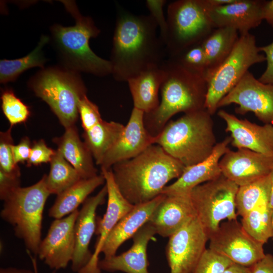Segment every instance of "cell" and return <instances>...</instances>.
I'll list each match as a JSON object with an SVG mask.
<instances>
[{
	"instance_id": "cell-1",
	"label": "cell",
	"mask_w": 273,
	"mask_h": 273,
	"mask_svg": "<svg viewBox=\"0 0 273 273\" xmlns=\"http://www.w3.org/2000/svg\"><path fill=\"white\" fill-rule=\"evenodd\" d=\"M158 28L151 15H136L119 8L109 60L116 80L127 82L161 66L167 54Z\"/></svg>"
},
{
	"instance_id": "cell-2",
	"label": "cell",
	"mask_w": 273,
	"mask_h": 273,
	"mask_svg": "<svg viewBox=\"0 0 273 273\" xmlns=\"http://www.w3.org/2000/svg\"><path fill=\"white\" fill-rule=\"evenodd\" d=\"M185 166L159 145L154 144L136 156L111 168L121 193L132 205L148 202L161 195L167 184L178 178Z\"/></svg>"
},
{
	"instance_id": "cell-3",
	"label": "cell",
	"mask_w": 273,
	"mask_h": 273,
	"mask_svg": "<svg viewBox=\"0 0 273 273\" xmlns=\"http://www.w3.org/2000/svg\"><path fill=\"white\" fill-rule=\"evenodd\" d=\"M164 77L161 85V100L153 111L144 114V122L153 137L158 135L175 114L205 109L207 82L205 77L184 67L171 58L161 65Z\"/></svg>"
},
{
	"instance_id": "cell-4",
	"label": "cell",
	"mask_w": 273,
	"mask_h": 273,
	"mask_svg": "<svg viewBox=\"0 0 273 273\" xmlns=\"http://www.w3.org/2000/svg\"><path fill=\"white\" fill-rule=\"evenodd\" d=\"M75 21L73 26L56 24L51 27V39L60 65L81 72L98 76L111 74L109 60L97 56L90 49L89 41L98 36L100 30L93 19L83 16L73 1H61Z\"/></svg>"
},
{
	"instance_id": "cell-5",
	"label": "cell",
	"mask_w": 273,
	"mask_h": 273,
	"mask_svg": "<svg viewBox=\"0 0 273 273\" xmlns=\"http://www.w3.org/2000/svg\"><path fill=\"white\" fill-rule=\"evenodd\" d=\"M185 167L200 163L217 144L212 115L206 109L170 120L155 136V144Z\"/></svg>"
},
{
	"instance_id": "cell-6",
	"label": "cell",
	"mask_w": 273,
	"mask_h": 273,
	"mask_svg": "<svg viewBox=\"0 0 273 273\" xmlns=\"http://www.w3.org/2000/svg\"><path fill=\"white\" fill-rule=\"evenodd\" d=\"M28 85L49 106L65 129L75 125L78 101L87 93L79 72L61 65L44 67L30 78Z\"/></svg>"
},
{
	"instance_id": "cell-7",
	"label": "cell",
	"mask_w": 273,
	"mask_h": 273,
	"mask_svg": "<svg viewBox=\"0 0 273 273\" xmlns=\"http://www.w3.org/2000/svg\"><path fill=\"white\" fill-rule=\"evenodd\" d=\"M46 175L32 186L16 190L4 201L1 211V218L13 227L15 235L23 241L28 251L35 255L41 241L44 205L51 194Z\"/></svg>"
},
{
	"instance_id": "cell-8",
	"label": "cell",
	"mask_w": 273,
	"mask_h": 273,
	"mask_svg": "<svg viewBox=\"0 0 273 273\" xmlns=\"http://www.w3.org/2000/svg\"><path fill=\"white\" fill-rule=\"evenodd\" d=\"M210 7L208 0H178L169 4L164 40L167 58L201 43L212 32Z\"/></svg>"
},
{
	"instance_id": "cell-9",
	"label": "cell",
	"mask_w": 273,
	"mask_h": 273,
	"mask_svg": "<svg viewBox=\"0 0 273 273\" xmlns=\"http://www.w3.org/2000/svg\"><path fill=\"white\" fill-rule=\"evenodd\" d=\"M254 35H239L232 51L207 80L205 109L212 115L220 100L240 81L252 65L265 61Z\"/></svg>"
},
{
	"instance_id": "cell-10",
	"label": "cell",
	"mask_w": 273,
	"mask_h": 273,
	"mask_svg": "<svg viewBox=\"0 0 273 273\" xmlns=\"http://www.w3.org/2000/svg\"><path fill=\"white\" fill-rule=\"evenodd\" d=\"M239 187L221 174L190 192L197 217L208 236L218 229L223 220H237L235 199Z\"/></svg>"
},
{
	"instance_id": "cell-11",
	"label": "cell",
	"mask_w": 273,
	"mask_h": 273,
	"mask_svg": "<svg viewBox=\"0 0 273 273\" xmlns=\"http://www.w3.org/2000/svg\"><path fill=\"white\" fill-rule=\"evenodd\" d=\"M208 236L209 249L240 265L250 267L265 255L264 244L253 238L237 220L220 223Z\"/></svg>"
},
{
	"instance_id": "cell-12",
	"label": "cell",
	"mask_w": 273,
	"mask_h": 273,
	"mask_svg": "<svg viewBox=\"0 0 273 273\" xmlns=\"http://www.w3.org/2000/svg\"><path fill=\"white\" fill-rule=\"evenodd\" d=\"M208 240L197 217L169 237L166 254L170 273H193Z\"/></svg>"
},
{
	"instance_id": "cell-13",
	"label": "cell",
	"mask_w": 273,
	"mask_h": 273,
	"mask_svg": "<svg viewBox=\"0 0 273 273\" xmlns=\"http://www.w3.org/2000/svg\"><path fill=\"white\" fill-rule=\"evenodd\" d=\"M232 104L238 105L237 114L252 112L264 124L273 125V84L260 82L249 71L220 100L217 108Z\"/></svg>"
},
{
	"instance_id": "cell-14",
	"label": "cell",
	"mask_w": 273,
	"mask_h": 273,
	"mask_svg": "<svg viewBox=\"0 0 273 273\" xmlns=\"http://www.w3.org/2000/svg\"><path fill=\"white\" fill-rule=\"evenodd\" d=\"M79 210L55 219L39 246L37 255L50 268H65L73 258L75 248L74 225Z\"/></svg>"
},
{
	"instance_id": "cell-15",
	"label": "cell",
	"mask_w": 273,
	"mask_h": 273,
	"mask_svg": "<svg viewBox=\"0 0 273 273\" xmlns=\"http://www.w3.org/2000/svg\"><path fill=\"white\" fill-rule=\"evenodd\" d=\"M107 188L108 203L103 217L97 218L95 234L99 236L95 250L88 262L78 273H101L99 267V254L108 235L117 222L133 207L119 190L113 177L111 169L101 168Z\"/></svg>"
},
{
	"instance_id": "cell-16",
	"label": "cell",
	"mask_w": 273,
	"mask_h": 273,
	"mask_svg": "<svg viewBox=\"0 0 273 273\" xmlns=\"http://www.w3.org/2000/svg\"><path fill=\"white\" fill-rule=\"evenodd\" d=\"M219 164L221 174L241 187L267 176L273 168V155L244 148L229 149Z\"/></svg>"
},
{
	"instance_id": "cell-17",
	"label": "cell",
	"mask_w": 273,
	"mask_h": 273,
	"mask_svg": "<svg viewBox=\"0 0 273 273\" xmlns=\"http://www.w3.org/2000/svg\"><path fill=\"white\" fill-rule=\"evenodd\" d=\"M144 114L133 108L121 136L105 156L101 168L110 169L115 164L132 158L155 144V137L145 126Z\"/></svg>"
},
{
	"instance_id": "cell-18",
	"label": "cell",
	"mask_w": 273,
	"mask_h": 273,
	"mask_svg": "<svg viewBox=\"0 0 273 273\" xmlns=\"http://www.w3.org/2000/svg\"><path fill=\"white\" fill-rule=\"evenodd\" d=\"M217 115L226 124L225 131L231 133L233 146L273 155L272 124L259 125L247 119H239L224 110H219Z\"/></svg>"
},
{
	"instance_id": "cell-19",
	"label": "cell",
	"mask_w": 273,
	"mask_h": 273,
	"mask_svg": "<svg viewBox=\"0 0 273 273\" xmlns=\"http://www.w3.org/2000/svg\"><path fill=\"white\" fill-rule=\"evenodd\" d=\"M107 188L105 185L95 196L88 197L82 204L74 225L75 248L71 269L78 272L90 259L89 244L97 227L96 210L105 202Z\"/></svg>"
},
{
	"instance_id": "cell-20",
	"label": "cell",
	"mask_w": 273,
	"mask_h": 273,
	"mask_svg": "<svg viewBox=\"0 0 273 273\" xmlns=\"http://www.w3.org/2000/svg\"><path fill=\"white\" fill-rule=\"evenodd\" d=\"M263 2L260 0H236L224 6H210L209 16L212 25L214 29L234 28L240 35L249 33L251 29L258 27L263 20Z\"/></svg>"
},
{
	"instance_id": "cell-21",
	"label": "cell",
	"mask_w": 273,
	"mask_h": 273,
	"mask_svg": "<svg viewBox=\"0 0 273 273\" xmlns=\"http://www.w3.org/2000/svg\"><path fill=\"white\" fill-rule=\"evenodd\" d=\"M231 136L217 143L211 155L196 164L185 167L181 175L172 184L166 186L161 194L189 195L195 187L214 179L221 175L219 161L229 150Z\"/></svg>"
},
{
	"instance_id": "cell-22",
	"label": "cell",
	"mask_w": 273,
	"mask_h": 273,
	"mask_svg": "<svg viewBox=\"0 0 273 273\" xmlns=\"http://www.w3.org/2000/svg\"><path fill=\"white\" fill-rule=\"evenodd\" d=\"M196 217L190 195H165L148 223L157 234L169 238Z\"/></svg>"
},
{
	"instance_id": "cell-23",
	"label": "cell",
	"mask_w": 273,
	"mask_h": 273,
	"mask_svg": "<svg viewBox=\"0 0 273 273\" xmlns=\"http://www.w3.org/2000/svg\"><path fill=\"white\" fill-rule=\"evenodd\" d=\"M155 234L154 228L147 222L132 237L133 244L128 250L120 255L99 260V268L109 272L149 273L147 250L149 241Z\"/></svg>"
},
{
	"instance_id": "cell-24",
	"label": "cell",
	"mask_w": 273,
	"mask_h": 273,
	"mask_svg": "<svg viewBox=\"0 0 273 273\" xmlns=\"http://www.w3.org/2000/svg\"><path fill=\"white\" fill-rule=\"evenodd\" d=\"M165 195L161 194L144 203L134 205L133 208L117 222L107 238L101 253L104 258L116 254L120 246L147 223L155 209L163 200Z\"/></svg>"
},
{
	"instance_id": "cell-25",
	"label": "cell",
	"mask_w": 273,
	"mask_h": 273,
	"mask_svg": "<svg viewBox=\"0 0 273 273\" xmlns=\"http://www.w3.org/2000/svg\"><path fill=\"white\" fill-rule=\"evenodd\" d=\"M53 141L65 159L82 179H88L98 175L93 157L84 142L80 139L75 125L66 128L64 134L55 138Z\"/></svg>"
},
{
	"instance_id": "cell-26",
	"label": "cell",
	"mask_w": 273,
	"mask_h": 273,
	"mask_svg": "<svg viewBox=\"0 0 273 273\" xmlns=\"http://www.w3.org/2000/svg\"><path fill=\"white\" fill-rule=\"evenodd\" d=\"M164 77V71L160 66L143 72L128 80L133 108L145 114L155 110L160 104L158 93Z\"/></svg>"
},
{
	"instance_id": "cell-27",
	"label": "cell",
	"mask_w": 273,
	"mask_h": 273,
	"mask_svg": "<svg viewBox=\"0 0 273 273\" xmlns=\"http://www.w3.org/2000/svg\"><path fill=\"white\" fill-rule=\"evenodd\" d=\"M238 34L232 28H215L201 42L206 61V81L231 53L239 37Z\"/></svg>"
},
{
	"instance_id": "cell-28",
	"label": "cell",
	"mask_w": 273,
	"mask_h": 273,
	"mask_svg": "<svg viewBox=\"0 0 273 273\" xmlns=\"http://www.w3.org/2000/svg\"><path fill=\"white\" fill-rule=\"evenodd\" d=\"M105 182V179L101 173L92 178L81 179L57 195L54 204L49 210V215L59 219L69 215L76 210L88 195Z\"/></svg>"
},
{
	"instance_id": "cell-29",
	"label": "cell",
	"mask_w": 273,
	"mask_h": 273,
	"mask_svg": "<svg viewBox=\"0 0 273 273\" xmlns=\"http://www.w3.org/2000/svg\"><path fill=\"white\" fill-rule=\"evenodd\" d=\"M125 126L120 123L103 120L91 129L84 131L82 137L97 165L102 161L121 136Z\"/></svg>"
},
{
	"instance_id": "cell-30",
	"label": "cell",
	"mask_w": 273,
	"mask_h": 273,
	"mask_svg": "<svg viewBox=\"0 0 273 273\" xmlns=\"http://www.w3.org/2000/svg\"><path fill=\"white\" fill-rule=\"evenodd\" d=\"M49 41L50 37L42 35L35 48L25 57L14 60H1L0 83L5 84L14 81L21 73L30 68H44L47 59L43 48Z\"/></svg>"
},
{
	"instance_id": "cell-31",
	"label": "cell",
	"mask_w": 273,
	"mask_h": 273,
	"mask_svg": "<svg viewBox=\"0 0 273 273\" xmlns=\"http://www.w3.org/2000/svg\"><path fill=\"white\" fill-rule=\"evenodd\" d=\"M50 163V170L46 175V183L51 194L58 195L82 179L58 149Z\"/></svg>"
},
{
	"instance_id": "cell-32",
	"label": "cell",
	"mask_w": 273,
	"mask_h": 273,
	"mask_svg": "<svg viewBox=\"0 0 273 273\" xmlns=\"http://www.w3.org/2000/svg\"><path fill=\"white\" fill-rule=\"evenodd\" d=\"M268 202L267 176L247 185L239 187L235 203L237 214L242 217L260 205Z\"/></svg>"
},
{
	"instance_id": "cell-33",
	"label": "cell",
	"mask_w": 273,
	"mask_h": 273,
	"mask_svg": "<svg viewBox=\"0 0 273 273\" xmlns=\"http://www.w3.org/2000/svg\"><path fill=\"white\" fill-rule=\"evenodd\" d=\"M272 212L268 204H261L242 217L241 223L253 238L264 244L272 237Z\"/></svg>"
},
{
	"instance_id": "cell-34",
	"label": "cell",
	"mask_w": 273,
	"mask_h": 273,
	"mask_svg": "<svg viewBox=\"0 0 273 273\" xmlns=\"http://www.w3.org/2000/svg\"><path fill=\"white\" fill-rule=\"evenodd\" d=\"M2 109L10 126L24 123L28 119L30 108L16 97L9 88L3 90L1 94Z\"/></svg>"
},
{
	"instance_id": "cell-35",
	"label": "cell",
	"mask_w": 273,
	"mask_h": 273,
	"mask_svg": "<svg viewBox=\"0 0 273 273\" xmlns=\"http://www.w3.org/2000/svg\"><path fill=\"white\" fill-rule=\"evenodd\" d=\"M168 58L173 59L188 70L205 77L206 61L201 43L189 47L178 54Z\"/></svg>"
},
{
	"instance_id": "cell-36",
	"label": "cell",
	"mask_w": 273,
	"mask_h": 273,
	"mask_svg": "<svg viewBox=\"0 0 273 273\" xmlns=\"http://www.w3.org/2000/svg\"><path fill=\"white\" fill-rule=\"evenodd\" d=\"M12 129V126H10L6 131L0 132V169L9 175L20 178V168L13 159L12 146L14 144Z\"/></svg>"
},
{
	"instance_id": "cell-37",
	"label": "cell",
	"mask_w": 273,
	"mask_h": 273,
	"mask_svg": "<svg viewBox=\"0 0 273 273\" xmlns=\"http://www.w3.org/2000/svg\"><path fill=\"white\" fill-rule=\"evenodd\" d=\"M233 263L227 257L206 249L193 273H223Z\"/></svg>"
},
{
	"instance_id": "cell-38",
	"label": "cell",
	"mask_w": 273,
	"mask_h": 273,
	"mask_svg": "<svg viewBox=\"0 0 273 273\" xmlns=\"http://www.w3.org/2000/svg\"><path fill=\"white\" fill-rule=\"evenodd\" d=\"M77 108L84 131L91 129L103 120L99 107L86 95L79 100Z\"/></svg>"
},
{
	"instance_id": "cell-39",
	"label": "cell",
	"mask_w": 273,
	"mask_h": 273,
	"mask_svg": "<svg viewBox=\"0 0 273 273\" xmlns=\"http://www.w3.org/2000/svg\"><path fill=\"white\" fill-rule=\"evenodd\" d=\"M56 150H53L46 145L43 140L36 141L32 145L27 165L36 166L50 162Z\"/></svg>"
},
{
	"instance_id": "cell-40",
	"label": "cell",
	"mask_w": 273,
	"mask_h": 273,
	"mask_svg": "<svg viewBox=\"0 0 273 273\" xmlns=\"http://www.w3.org/2000/svg\"><path fill=\"white\" fill-rule=\"evenodd\" d=\"M166 3L165 0H147L146 2V6L150 12V15L154 18L159 28V35L163 42L167 30L166 18L164 16L163 10Z\"/></svg>"
},
{
	"instance_id": "cell-41",
	"label": "cell",
	"mask_w": 273,
	"mask_h": 273,
	"mask_svg": "<svg viewBox=\"0 0 273 273\" xmlns=\"http://www.w3.org/2000/svg\"><path fill=\"white\" fill-rule=\"evenodd\" d=\"M20 178L9 175L0 169V199L4 201L20 187Z\"/></svg>"
},
{
	"instance_id": "cell-42",
	"label": "cell",
	"mask_w": 273,
	"mask_h": 273,
	"mask_svg": "<svg viewBox=\"0 0 273 273\" xmlns=\"http://www.w3.org/2000/svg\"><path fill=\"white\" fill-rule=\"evenodd\" d=\"M259 50L264 53L266 67L258 79L262 83L273 84V41L266 46L260 47Z\"/></svg>"
},
{
	"instance_id": "cell-43",
	"label": "cell",
	"mask_w": 273,
	"mask_h": 273,
	"mask_svg": "<svg viewBox=\"0 0 273 273\" xmlns=\"http://www.w3.org/2000/svg\"><path fill=\"white\" fill-rule=\"evenodd\" d=\"M32 145L27 136L24 137L19 144L12 146L13 159L15 164L24 163L29 159Z\"/></svg>"
},
{
	"instance_id": "cell-44",
	"label": "cell",
	"mask_w": 273,
	"mask_h": 273,
	"mask_svg": "<svg viewBox=\"0 0 273 273\" xmlns=\"http://www.w3.org/2000/svg\"><path fill=\"white\" fill-rule=\"evenodd\" d=\"M250 273H273V255L265 254V256L250 267Z\"/></svg>"
},
{
	"instance_id": "cell-45",
	"label": "cell",
	"mask_w": 273,
	"mask_h": 273,
	"mask_svg": "<svg viewBox=\"0 0 273 273\" xmlns=\"http://www.w3.org/2000/svg\"><path fill=\"white\" fill-rule=\"evenodd\" d=\"M262 18L273 27V0L264 1L262 7Z\"/></svg>"
},
{
	"instance_id": "cell-46",
	"label": "cell",
	"mask_w": 273,
	"mask_h": 273,
	"mask_svg": "<svg viewBox=\"0 0 273 273\" xmlns=\"http://www.w3.org/2000/svg\"><path fill=\"white\" fill-rule=\"evenodd\" d=\"M34 270L17 268L13 267L1 268L0 273H38L36 259L31 256Z\"/></svg>"
},
{
	"instance_id": "cell-47",
	"label": "cell",
	"mask_w": 273,
	"mask_h": 273,
	"mask_svg": "<svg viewBox=\"0 0 273 273\" xmlns=\"http://www.w3.org/2000/svg\"><path fill=\"white\" fill-rule=\"evenodd\" d=\"M223 273H250V267L233 263L225 269Z\"/></svg>"
},
{
	"instance_id": "cell-48",
	"label": "cell",
	"mask_w": 273,
	"mask_h": 273,
	"mask_svg": "<svg viewBox=\"0 0 273 273\" xmlns=\"http://www.w3.org/2000/svg\"><path fill=\"white\" fill-rule=\"evenodd\" d=\"M268 182V207L273 209V168L267 175Z\"/></svg>"
},
{
	"instance_id": "cell-49",
	"label": "cell",
	"mask_w": 273,
	"mask_h": 273,
	"mask_svg": "<svg viewBox=\"0 0 273 273\" xmlns=\"http://www.w3.org/2000/svg\"><path fill=\"white\" fill-rule=\"evenodd\" d=\"M236 0H208L211 7H218L229 5L235 2Z\"/></svg>"
},
{
	"instance_id": "cell-50",
	"label": "cell",
	"mask_w": 273,
	"mask_h": 273,
	"mask_svg": "<svg viewBox=\"0 0 273 273\" xmlns=\"http://www.w3.org/2000/svg\"><path fill=\"white\" fill-rule=\"evenodd\" d=\"M272 237L273 240V212H272Z\"/></svg>"
}]
</instances>
